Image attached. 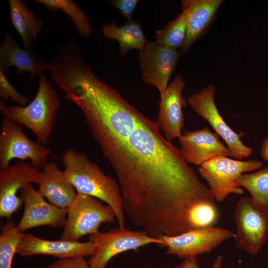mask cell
Returning <instances> with one entry per match:
<instances>
[{
	"mask_svg": "<svg viewBox=\"0 0 268 268\" xmlns=\"http://www.w3.org/2000/svg\"><path fill=\"white\" fill-rule=\"evenodd\" d=\"M108 161L118 178L125 215L150 237L217 223L219 213L209 189L156 122L144 115Z\"/></svg>",
	"mask_w": 268,
	"mask_h": 268,
	"instance_id": "1",
	"label": "cell"
},
{
	"mask_svg": "<svg viewBox=\"0 0 268 268\" xmlns=\"http://www.w3.org/2000/svg\"><path fill=\"white\" fill-rule=\"evenodd\" d=\"M62 162L64 174L77 193L105 202L114 210L119 227H125L126 215L118 181L106 175L83 153L68 149L63 154Z\"/></svg>",
	"mask_w": 268,
	"mask_h": 268,
	"instance_id": "2",
	"label": "cell"
},
{
	"mask_svg": "<svg viewBox=\"0 0 268 268\" xmlns=\"http://www.w3.org/2000/svg\"><path fill=\"white\" fill-rule=\"evenodd\" d=\"M58 93L42 74L34 99L25 106H13L0 101V111L11 121L25 126L32 131L37 141L46 145L49 142L60 106Z\"/></svg>",
	"mask_w": 268,
	"mask_h": 268,
	"instance_id": "3",
	"label": "cell"
},
{
	"mask_svg": "<svg viewBox=\"0 0 268 268\" xmlns=\"http://www.w3.org/2000/svg\"><path fill=\"white\" fill-rule=\"evenodd\" d=\"M67 216L61 239L78 241L82 236L99 232L103 223H113L116 214L113 208L99 199L77 193L67 209Z\"/></svg>",
	"mask_w": 268,
	"mask_h": 268,
	"instance_id": "4",
	"label": "cell"
},
{
	"mask_svg": "<svg viewBox=\"0 0 268 268\" xmlns=\"http://www.w3.org/2000/svg\"><path fill=\"white\" fill-rule=\"evenodd\" d=\"M262 166L260 160L242 161L218 156L200 166L199 172L208 183L215 201L221 202L230 194L243 195L244 190L237 184L236 179Z\"/></svg>",
	"mask_w": 268,
	"mask_h": 268,
	"instance_id": "5",
	"label": "cell"
},
{
	"mask_svg": "<svg viewBox=\"0 0 268 268\" xmlns=\"http://www.w3.org/2000/svg\"><path fill=\"white\" fill-rule=\"evenodd\" d=\"M234 219L236 247L249 254L257 255L268 240V216L251 197H243L237 202Z\"/></svg>",
	"mask_w": 268,
	"mask_h": 268,
	"instance_id": "6",
	"label": "cell"
},
{
	"mask_svg": "<svg viewBox=\"0 0 268 268\" xmlns=\"http://www.w3.org/2000/svg\"><path fill=\"white\" fill-rule=\"evenodd\" d=\"M89 239L94 246L88 261L91 268H106L114 257L125 252L150 244L162 245L160 240L150 237L144 231H131L120 227L106 232L99 231L89 235Z\"/></svg>",
	"mask_w": 268,
	"mask_h": 268,
	"instance_id": "7",
	"label": "cell"
},
{
	"mask_svg": "<svg viewBox=\"0 0 268 268\" xmlns=\"http://www.w3.org/2000/svg\"><path fill=\"white\" fill-rule=\"evenodd\" d=\"M22 126L3 117L0 133V168L9 166L13 159H29L35 167L43 168L48 162L50 149L45 145L34 141L23 132Z\"/></svg>",
	"mask_w": 268,
	"mask_h": 268,
	"instance_id": "8",
	"label": "cell"
},
{
	"mask_svg": "<svg viewBox=\"0 0 268 268\" xmlns=\"http://www.w3.org/2000/svg\"><path fill=\"white\" fill-rule=\"evenodd\" d=\"M215 94V88L210 85L201 92L190 96L188 102L193 110L205 119L224 140L231 156L239 160L249 157L253 149L245 145L241 139L243 133L238 134L226 124L216 108Z\"/></svg>",
	"mask_w": 268,
	"mask_h": 268,
	"instance_id": "9",
	"label": "cell"
},
{
	"mask_svg": "<svg viewBox=\"0 0 268 268\" xmlns=\"http://www.w3.org/2000/svg\"><path fill=\"white\" fill-rule=\"evenodd\" d=\"M234 235L230 230L213 226L189 230L175 236H163L159 239L161 246L167 247V254L184 259L209 253Z\"/></svg>",
	"mask_w": 268,
	"mask_h": 268,
	"instance_id": "10",
	"label": "cell"
},
{
	"mask_svg": "<svg viewBox=\"0 0 268 268\" xmlns=\"http://www.w3.org/2000/svg\"><path fill=\"white\" fill-rule=\"evenodd\" d=\"M177 50L155 42H147L138 57L144 83L155 87L161 96L179 60Z\"/></svg>",
	"mask_w": 268,
	"mask_h": 268,
	"instance_id": "11",
	"label": "cell"
},
{
	"mask_svg": "<svg viewBox=\"0 0 268 268\" xmlns=\"http://www.w3.org/2000/svg\"><path fill=\"white\" fill-rule=\"evenodd\" d=\"M39 168L21 160L0 172V216L10 219L23 204L18 191L32 183H38Z\"/></svg>",
	"mask_w": 268,
	"mask_h": 268,
	"instance_id": "12",
	"label": "cell"
},
{
	"mask_svg": "<svg viewBox=\"0 0 268 268\" xmlns=\"http://www.w3.org/2000/svg\"><path fill=\"white\" fill-rule=\"evenodd\" d=\"M19 192V197L24 205L23 214L16 225L20 232L41 226L48 225L52 228L64 226L67 216V209L47 201L31 184L21 188Z\"/></svg>",
	"mask_w": 268,
	"mask_h": 268,
	"instance_id": "13",
	"label": "cell"
},
{
	"mask_svg": "<svg viewBox=\"0 0 268 268\" xmlns=\"http://www.w3.org/2000/svg\"><path fill=\"white\" fill-rule=\"evenodd\" d=\"M184 86L182 77L178 75L160 96L156 123L169 141L182 135L185 122L183 107L186 105L182 96Z\"/></svg>",
	"mask_w": 268,
	"mask_h": 268,
	"instance_id": "14",
	"label": "cell"
},
{
	"mask_svg": "<svg viewBox=\"0 0 268 268\" xmlns=\"http://www.w3.org/2000/svg\"><path fill=\"white\" fill-rule=\"evenodd\" d=\"M215 132L206 127L193 131H185L179 137L180 151L188 163L201 166L218 156H231L228 147Z\"/></svg>",
	"mask_w": 268,
	"mask_h": 268,
	"instance_id": "15",
	"label": "cell"
},
{
	"mask_svg": "<svg viewBox=\"0 0 268 268\" xmlns=\"http://www.w3.org/2000/svg\"><path fill=\"white\" fill-rule=\"evenodd\" d=\"M94 250L92 242L70 241L60 239L49 240L32 234L23 233L16 254L21 256L49 255L59 259L91 256Z\"/></svg>",
	"mask_w": 268,
	"mask_h": 268,
	"instance_id": "16",
	"label": "cell"
},
{
	"mask_svg": "<svg viewBox=\"0 0 268 268\" xmlns=\"http://www.w3.org/2000/svg\"><path fill=\"white\" fill-rule=\"evenodd\" d=\"M48 66L38 53L31 49L21 48L11 33H6L0 46V71L6 73L10 67L14 66L18 74L29 72L32 80L42 75Z\"/></svg>",
	"mask_w": 268,
	"mask_h": 268,
	"instance_id": "17",
	"label": "cell"
},
{
	"mask_svg": "<svg viewBox=\"0 0 268 268\" xmlns=\"http://www.w3.org/2000/svg\"><path fill=\"white\" fill-rule=\"evenodd\" d=\"M221 0H183L182 12L187 17V31L181 54L187 53L213 20Z\"/></svg>",
	"mask_w": 268,
	"mask_h": 268,
	"instance_id": "18",
	"label": "cell"
},
{
	"mask_svg": "<svg viewBox=\"0 0 268 268\" xmlns=\"http://www.w3.org/2000/svg\"><path fill=\"white\" fill-rule=\"evenodd\" d=\"M38 185V190L48 202L62 208L67 209L77 195L64 171L52 161L42 168Z\"/></svg>",
	"mask_w": 268,
	"mask_h": 268,
	"instance_id": "19",
	"label": "cell"
},
{
	"mask_svg": "<svg viewBox=\"0 0 268 268\" xmlns=\"http://www.w3.org/2000/svg\"><path fill=\"white\" fill-rule=\"evenodd\" d=\"M8 2L11 23L25 48L31 49L43 26V23L23 0H9Z\"/></svg>",
	"mask_w": 268,
	"mask_h": 268,
	"instance_id": "20",
	"label": "cell"
},
{
	"mask_svg": "<svg viewBox=\"0 0 268 268\" xmlns=\"http://www.w3.org/2000/svg\"><path fill=\"white\" fill-rule=\"evenodd\" d=\"M103 36L119 43L120 53L124 56L131 50H141L147 41L140 23L134 20L119 26L117 23L105 24L102 29Z\"/></svg>",
	"mask_w": 268,
	"mask_h": 268,
	"instance_id": "21",
	"label": "cell"
},
{
	"mask_svg": "<svg viewBox=\"0 0 268 268\" xmlns=\"http://www.w3.org/2000/svg\"><path fill=\"white\" fill-rule=\"evenodd\" d=\"M236 182L250 193L252 199L268 216V165L257 172L240 175Z\"/></svg>",
	"mask_w": 268,
	"mask_h": 268,
	"instance_id": "22",
	"label": "cell"
},
{
	"mask_svg": "<svg viewBox=\"0 0 268 268\" xmlns=\"http://www.w3.org/2000/svg\"><path fill=\"white\" fill-rule=\"evenodd\" d=\"M50 11L61 10L69 16L79 35L88 37L92 27L88 17L80 6L72 0H37Z\"/></svg>",
	"mask_w": 268,
	"mask_h": 268,
	"instance_id": "23",
	"label": "cell"
},
{
	"mask_svg": "<svg viewBox=\"0 0 268 268\" xmlns=\"http://www.w3.org/2000/svg\"><path fill=\"white\" fill-rule=\"evenodd\" d=\"M22 235L10 219H8L1 227L0 268H12L13 259Z\"/></svg>",
	"mask_w": 268,
	"mask_h": 268,
	"instance_id": "24",
	"label": "cell"
},
{
	"mask_svg": "<svg viewBox=\"0 0 268 268\" xmlns=\"http://www.w3.org/2000/svg\"><path fill=\"white\" fill-rule=\"evenodd\" d=\"M187 17L182 12L161 29L155 32L156 42L177 50L182 47L186 36Z\"/></svg>",
	"mask_w": 268,
	"mask_h": 268,
	"instance_id": "25",
	"label": "cell"
},
{
	"mask_svg": "<svg viewBox=\"0 0 268 268\" xmlns=\"http://www.w3.org/2000/svg\"><path fill=\"white\" fill-rule=\"evenodd\" d=\"M0 97L2 100L8 101L9 98L21 106H25L29 102L28 98L18 93L10 83L5 73L0 70Z\"/></svg>",
	"mask_w": 268,
	"mask_h": 268,
	"instance_id": "26",
	"label": "cell"
},
{
	"mask_svg": "<svg viewBox=\"0 0 268 268\" xmlns=\"http://www.w3.org/2000/svg\"><path fill=\"white\" fill-rule=\"evenodd\" d=\"M46 268H91L84 257H75L59 259Z\"/></svg>",
	"mask_w": 268,
	"mask_h": 268,
	"instance_id": "27",
	"label": "cell"
},
{
	"mask_svg": "<svg viewBox=\"0 0 268 268\" xmlns=\"http://www.w3.org/2000/svg\"><path fill=\"white\" fill-rule=\"evenodd\" d=\"M138 2L137 0H112L110 4L117 8L124 18L131 21L133 13Z\"/></svg>",
	"mask_w": 268,
	"mask_h": 268,
	"instance_id": "28",
	"label": "cell"
},
{
	"mask_svg": "<svg viewBox=\"0 0 268 268\" xmlns=\"http://www.w3.org/2000/svg\"><path fill=\"white\" fill-rule=\"evenodd\" d=\"M176 268H201L197 256L191 257L183 259ZM206 268H210L207 267Z\"/></svg>",
	"mask_w": 268,
	"mask_h": 268,
	"instance_id": "29",
	"label": "cell"
},
{
	"mask_svg": "<svg viewBox=\"0 0 268 268\" xmlns=\"http://www.w3.org/2000/svg\"><path fill=\"white\" fill-rule=\"evenodd\" d=\"M261 155L264 160L268 161V136L266 137L262 144Z\"/></svg>",
	"mask_w": 268,
	"mask_h": 268,
	"instance_id": "30",
	"label": "cell"
},
{
	"mask_svg": "<svg viewBox=\"0 0 268 268\" xmlns=\"http://www.w3.org/2000/svg\"><path fill=\"white\" fill-rule=\"evenodd\" d=\"M223 260L222 255H218L214 261L211 268H220Z\"/></svg>",
	"mask_w": 268,
	"mask_h": 268,
	"instance_id": "31",
	"label": "cell"
},
{
	"mask_svg": "<svg viewBox=\"0 0 268 268\" xmlns=\"http://www.w3.org/2000/svg\"><path fill=\"white\" fill-rule=\"evenodd\" d=\"M267 257L268 258V253H267Z\"/></svg>",
	"mask_w": 268,
	"mask_h": 268,
	"instance_id": "32",
	"label": "cell"
}]
</instances>
